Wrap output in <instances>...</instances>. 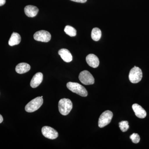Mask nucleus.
I'll return each instance as SVG.
<instances>
[{"label": "nucleus", "mask_w": 149, "mask_h": 149, "mask_svg": "<svg viewBox=\"0 0 149 149\" xmlns=\"http://www.w3.org/2000/svg\"><path fill=\"white\" fill-rule=\"evenodd\" d=\"M72 102L69 99H62L59 101V111L63 115L66 116L69 114L72 109Z\"/></svg>", "instance_id": "f257e3e1"}, {"label": "nucleus", "mask_w": 149, "mask_h": 149, "mask_svg": "<svg viewBox=\"0 0 149 149\" xmlns=\"http://www.w3.org/2000/svg\"><path fill=\"white\" fill-rule=\"evenodd\" d=\"M64 32L67 35L71 37L76 36V33H77L76 29H74V27L69 25H67L65 26V27Z\"/></svg>", "instance_id": "f3484780"}, {"label": "nucleus", "mask_w": 149, "mask_h": 149, "mask_svg": "<svg viewBox=\"0 0 149 149\" xmlns=\"http://www.w3.org/2000/svg\"><path fill=\"white\" fill-rule=\"evenodd\" d=\"M67 87L72 93H76L79 95L83 97H86L88 96V93L87 90L83 85L79 83L68 82L67 84Z\"/></svg>", "instance_id": "f03ea898"}, {"label": "nucleus", "mask_w": 149, "mask_h": 149, "mask_svg": "<svg viewBox=\"0 0 149 149\" xmlns=\"http://www.w3.org/2000/svg\"><path fill=\"white\" fill-rule=\"evenodd\" d=\"M3 116L0 114V123L3 122Z\"/></svg>", "instance_id": "4be33fe9"}, {"label": "nucleus", "mask_w": 149, "mask_h": 149, "mask_svg": "<svg viewBox=\"0 0 149 149\" xmlns=\"http://www.w3.org/2000/svg\"><path fill=\"white\" fill-rule=\"evenodd\" d=\"M24 11L27 17H33L37 15L39 12V9L35 6L28 5L24 8Z\"/></svg>", "instance_id": "f8f14e48"}, {"label": "nucleus", "mask_w": 149, "mask_h": 149, "mask_svg": "<svg viewBox=\"0 0 149 149\" xmlns=\"http://www.w3.org/2000/svg\"><path fill=\"white\" fill-rule=\"evenodd\" d=\"M119 126L120 130L123 132H126L129 128L128 121H126V120L121 121V122L119 123Z\"/></svg>", "instance_id": "a211bd4d"}, {"label": "nucleus", "mask_w": 149, "mask_h": 149, "mask_svg": "<svg viewBox=\"0 0 149 149\" xmlns=\"http://www.w3.org/2000/svg\"><path fill=\"white\" fill-rule=\"evenodd\" d=\"M43 79L42 73L40 72H37L32 77L31 82H30V86L32 88H37L42 82Z\"/></svg>", "instance_id": "9b49d317"}, {"label": "nucleus", "mask_w": 149, "mask_h": 149, "mask_svg": "<svg viewBox=\"0 0 149 149\" xmlns=\"http://www.w3.org/2000/svg\"><path fill=\"white\" fill-rule=\"evenodd\" d=\"M58 54L61 57V58L65 62L69 63L72 61V56L68 50L65 49H62L58 51Z\"/></svg>", "instance_id": "ddd939ff"}, {"label": "nucleus", "mask_w": 149, "mask_h": 149, "mask_svg": "<svg viewBox=\"0 0 149 149\" xmlns=\"http://www.w3.org/2000/svg\"><path fill=\"white\" fill-rule=\"evenodd\" d=\"M30 65L25 63H19L15 68L16 72L19 74H24L29 71L30 70Z\"/></svg>", "instance_id": "4468645a"}, {"label": "nucleus", "mask_w": 149, "mask_h": 149, "mask_svg": "<svg viewBox=\"0 0 149 149\" xmlns=\"http://www.w3.org/2000/svg\"><path fill=\"white\" fill-rule=\"evenodd\" d=\"M132 108L137 117L144 118L146 116V111L140 105L138 104H133L132 105Z\"/></svg>", "instance_id": "9d476101"}, {"label": "nucleus", "mask_w": 149, "mask_h": 149, "mask_svg": "<svg viewBox=\"0 0 149 149\" xmlns=\"http://www.w3.org/2000/svg\"><path fill=\"white\" fill-rule=\"evenodd\" d=\"M130 139L132 140V142L134 143H138L140 141V137L138 133H134L130 137Z\"/></svg>", "instance_id": "6ab92c4d"}, {"label": "nucleus", "mask_w": 149, "mask_h": 149, "mask_svg": "<svg viewBox=\"0 0 149 149\" xmlns=\"http://www.w3.org/2000/svg\"><path fill=\"white\" fill-rule=\"evenodd\" d=\"M35 40L39 42H48L51 39V35L49 32L45 30H40L37 31L34 35Z\"/></svg>", "instance_id": "0eeeda50"}, {"label": "nucleus", "mask_w": 149, "mask_h": 149, "mask_svg": "<svg viewBox=\"0 0 149 149\" xmlns=\"http://www.w3.org/2000/svg\"><path fill=\"white\" fill-rule=\"evenodd\" d=\"M102 36V32L100 29L97 27L93 28L91 32V37L95 41H98Z\"/></svg>", "instance_id": "dca6fc26"}, {"label": "nucleus", "mask_w": 149, "mask_h": 149, "mask_svg": "<svg viewBox=\"0 0 149 149\" xmlns=\"http://www.w3.org/2000/svg\"><path fill=\"white\" fill-rule=\"evenodd\" d=\"M79 79L81 83L85 85H93L95 83V79L91 72L88 70H83L79 75Z\"/></svg>", "instance_id": "423d86ee"}, {"label": "nucleus", "mask_w": 149, "mask_h": 149, "mask_svg": "<svg viewBox=\"0 0 149 149\" xmlns=\"http://www.w3.org/2000/svg\"><path fill=\"white\" fill-rule=\"evenodd\" d=\"M21 38L20 35L16 32H13L8 41V44L10 46L18 45L21 42Z\"/></svg>", "instance_id": "2eb2a0df"}, {"label": "nucleus", "mask_w": 149, "mask_h": 149, "mask_svg": "<svg viewBox=\"0 0 149 149\" xmlns=\"http://www.w3.org/2000/svg\"><path fill=\"white\" fill-rule=\"evenodd\" d=\"M6 2V0H0V6H3Z\"/></svg>", "instance_id": "412c9836"}, {"label": "nucleus", "mask_w": 149, "mask_h": 149, "mask_svg": "<svg viewBox=\"0 0 149 149\" xmlns=\"http://www.w3.org/2000/svg\"><path fill=\"white\" fill-rule=\"evenodd\" d=\"M43 103V99L42 97H37L29 102L25 107V110L27 112L31 113L36 111Z\"/></svg>", "instance_id": "7ed1b4c3"}, {"label": "nucleus", "mask_w": 149, "mask_h": 149, "mask_svg": "<svg viewBox=\"0 0 149 149\" xmlns=\"http://www.w3.org/2000/svg\"><path fill=\"white\" fill-rule=\"evenodd\" d=\"M42 132L43 136L51 140L55 139L58 136L57 131L49 126H45L43 127L42 129Z\"/></svg>", "instance_id": "6e6552de"}, {"label": "nucleus", "mask_w": 149, "mask_h": 149, "mask_svg": "<svg viewBox=\"0 0 149 149\" xmlns=\"http://www.w3.org/2000/svg\"><path fill=\"white\" fill-rule=\"evenodd\" d=\"M143 77V72L141 68L135 66L130 70L129 79L131 83H137L140 82Z\"/></svg>", "instance_id": "20e7f679"}, {"label": "nucleus", "mask_w": 149, "mask_h": 149, "mask_svg": "<svg viewBox=\"0 0 149 149\" xmlns=\"http://www.w3.org/2000/svg\"><path fill=\"white\" fill-rule=\"evenodd\" d=\"M72 1L75 2L80 3H85L87 2V0H70Z\"/></svg>", "instance_id": "aec40b11"}, {"label": "nucleus", "mask_w": 149, "mask_h": 149, "mask_svg": "<svg viewBox=\"0 0 149 149\" xmlns=\"http://www.w3.org/2000/svg\"><path fill=\"white\" fill-rule=\"evenodd\" d=\"M113 116V113L110 111L107 110L104 111L99 118V127L101 128H103L108 125L110 123Z\"/></svg>", "instance_id": "39448f33"}, {"label": "nucleus", "mask_w": 149, "mask_h": 149, "mask_svg": "<svg viewBox=\"0 0 149 149\" xmlns=\"http://www.w3.org/2000/svg\"><path fill=\"white\" fill-rule=\"evenodd\" d=\"M86 61L89 66L96 68L100 64V61L97 56L94 54H90L87 56Z\"/></svg>", "instance_id": "1a4fd4ad"}]
</instances>
